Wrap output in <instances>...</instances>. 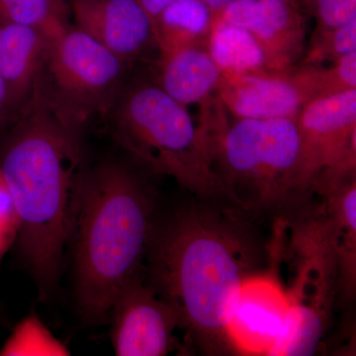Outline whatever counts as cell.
Listing matches in <instances>:
<instances>
[{"label":"cell","instance_id":"cell-5","mask_svg":"<svg viewBox=\"0 0 356 356\" xmlns=\"http://www.w3.org/2000/svg\"><path fill=\"white\" fill-rule=\"evenodd\" d=\"M222 195L245 213L277 207L308 188L295 119H238L215 134Z\"/></svg>","mask_w":356,"mask_h":356},{"label":"cell","instance_id":"cell-11","mask_svg":"<svg viewBox=\"0 0 356 356\" xmlns=\"http://www.w3.org/2000/svg\"><path fill=\"white\" fill-rule=\"evenodd\" d=\"M217 18L254 35L267 69L286 70L301 63L307 27L305 13L297 0H235Z\"/></svg>","mask_w":356,"mask_h":356},{"label":"cell","instance_id":"cell-18","mask_svg":"<svg viewBox=\"0 0 356 356\" xmlns=\"http://www.w3.org/2000/svg\"><path fill=\"white\" fill-rule=\"evenodd\" d=\"M208 51L222 74H245L268 70L261 44L245 28L215 19Z\"/></svg>","mask_w":356,"mask_h":356},{"label":"cell","instance_id":"cell-4","mask_svg":"<svg viewBox=\"0 0 356 356\" xmlns=\"http://www.w3.org/2000/svg\"><path fill=\"white\" fill-rule=\"evenodd\" d=\"M113 133L126 151L158 175L205 198L222 195L215 170V140L196 126L186 106L158 84H135L117 100Z\"/></svg>","mask_w":356,"mask_h":356},{"label":"cell","instance_id":"cell-3","mask_svg":"<svg viewBox=\"0 0 356 356\" xmlns=\"http://www.w3.org/2000/svg\"><path fill=\"white\" fill-rule=\"evenodd\" d=\"M154 212L151 193L127 166L107 161L84 172L70 242L77 306L90 324L109 318L116 295L140 273Z\"/></svg>","mask_w":356,"mask_h":356},{"label":"cell","instance_id":"cell-7","mask_svg":"<svg viewBox=\"0 0 356 356\" xmlns=\"http://www.w3.org/2000/svg\"><path fill=\"white\" fill-rule=\"evenodd\" d=\"M125 65L86 33L67 25L51 36L44 69L51 89L43 83L44 90L60 116L81 129L89 117L118 100Z\"/></svg>","mask_w":356,"mask_h":356},{"label":"cell","instance_id":"cell-14","mask_svg":"<svg viewBox=\"0 0 356 356\" xmlns=\"http://www.w3.org/2000/svg\"><path fill=\"white\" fill-rule=\"evenodd\" d=\"M54 34L33 26L0 24V76L6 83L13 120L42 79Z\"/></svg>","mask_w":356,"mask_h":356},{"label":"cell","instance_id":"cell-19","mask_svg":"<svg viewBox=\"0 0 356 356\" xmlns=\"http://www.w3.org/2000/svg\"><path fill=\"white\" fill-rule=\"evenodd\" d=\"M65 0H0V24H20L41 28L50 33L67 24Z\"/></svg>","mask_w":356,"mask_h":356},{"label":"cell","instance_id":"cell-9","mask_svg":"<svg viewBox=\"0 0 356 356\" xmlns=\"http://www.w3.org/2000/svg\"><path fill=\"white\" fill-rule=\"evenodd\" d=\"M111 318L112 346L118 356H163L177 350L175 332L180 329L177 312L134 276L115 297Z\"/></svg>","mask_w":356,"mask_h":356},{"label":"cell","instance_id":"cell-23","mask_svg":"<svg viewBox=\"0 0 356 356\" xmlns=\"http://www.w3.org/2000/svg\"><path fill=\"white\" fill-rule=\"evenodd\" d=\"M17 234V219L6 180L0 172V261L14 245Z\"/></svg>","mask_w":356,"mask_h":356},{"label":"cell","instance_id":"cell-16","mask_svg":"<svg viewBox=\"0 0 356 356\" xmlns=\"http://www.w3.org/2000/svg\"><path fill=\"white\" fill-rule=\"evenodd\" d=\"M318 192L324 196L323 210L339 266V293L351 299L356 284L355 172Z\"/></svg>","mask_w":356,"mask_h":356},{"label":"cell","instance_id":"cell-15","mask_svg":"<svg viewBox=\"0 0 356 356\" xmlns=\"http://www.w3.org/2000/svg\"><path fill=\"white\" fill-rule=\"evenodd\" d=\"M221 76L205 47H187L159 56L156 84L184 106L208 104L217 95Z\"/></svg>","mask_w":356,"mask_h":356},{"label":"cell","instance_id":"cell-24","mask_svg":"<svg viewBox=\"0 0 356 356\" xmlns=\"http://www.w3.org/2000/svg\"><path fill=\"white\" fill-rule=\"evenodd\" d=\"M13 120V111L9 103L8 92L3 79L0 76V131L8 123Z\"/></svg>","mask_w":356,"mask_h":356},{"label":"cell","instance_id":"cell-6","mask_svg":"<svg viewBox=\"0 0 356 356\" xmlns=\"http://www.w3.org/2000/svg\"><path fill=\"white\" fill-rule=\"evenodd\" d=\"M293 228L297 275L287 293L289 316L273 356H307L317 351L339 293V273L324 210L303 215Z\"/></svg>","mask_w":356,"mask_h":356},{"label":"cell","instance_id":"cell-10","mask_svg":"<svg viewBox=\"0 0 356 356\" xmlns=\"http://www.w3.org/2000/svg\"><path fill=\"white\" fill-rule=\"evenodd\" d=\"M217 96L238 119H296L316 99L313 67L264 70L245 74H222Z\"/></svg>","mask_w":356,"mask_h":356},{"label":"cell","instance_id":"cell-17","mask_svg":"<svg viewBox=\"0 0 356 356\" xmlns=\"http://www.w3.org/2000/svg\"><path fill=\"white\" fill-rule=\"evenodd\" d=\"M215 19L202 0H173L154 20L159 56L187 47L208 48Z\"/></svg>","mask_w":356,"mask_h":356},{"label":"cell","instance_id":"cell-1","mask_svg":"<svg viewBox=\"0 0 356 356\" xmlns=\"http://www.w3.org/2000/svg\"><path fill=\"white\" fill-rule=\"evenodd\" d=\"M245 214L236 206H185L154 226L147 248L149 284L209 355L235 353L229 322L243 283L259 266L261 245Z\"/></svg>","mask_w":356,"mask_h":356},{"label":"cell","instance_id":"cell-21","mask_svg":"<svg viewBox=\"0 0 356 356\" xmlns=\"http://www.w3.org/2000/svg\"><path fill=\"white\" fill-rule=\"evenodd\" d=\"M315 88L317 99L356 89V51L334 60L329 67L315 65Z\"/></svg>","mask_w":356,"mask_h":356},{"label":"cell","instance_id":"cell-12","mask_svg":"<svg viewBox=\"0 0 356 356\" xmlns=\"http://www.w3.org/2000/svg\"><path fill=\"white\" fill-rule=\"evenodd\" d=\"M289 312L287 293L274 276H250L241 287L228 325L235 353L270 355L284 334Z\"/></svg>","mask_w":356,"mask_h":356},{"label":"cell","instance_id":"cell-22","mask_svg":"<svg viewBox=\"0 0 356 356\" xmlns=\"http://www.w3.org/2000/svg\"><path fill=\"white\" fill-rule=\"evenodd\" d=\"M303 13L316 19V29L341 27L356 19V0H297Z\"/></svg>","mask_w":356,"mask_h":356},{"label":"cell","instance_id":"cell-8","mask_svg":"<svg viewBox=\"0 0 356 356\" xmlns=\"http://www.w3.org/2000/svg\"><path fill=\"white\" fill-rule=\"evenodd\" d=\"M295 121L308 191L355 172L356 89L307 103Z\"/></svg>","mask_w":356,"mask_h":356},{"label":"cell","instance_id":"cell-13","mask_svg":"<svg viewBox=\"0 0 356 356\" xmlns=\"http://www.w3.org/2000/svg\"><path fill=\"white\" fill-rule=\"evenodd\" d=\"M76 29L127 63L156 46L154 23L135 0H70Z\"/></svg>","mask_w":356,"mask_h":356},{"label":"cell","instance_id":"cell-27","mask_svg":"<svg viewBox=\"0 0 356 356\" xmlns=\"http://www.w3.org/2000/svg\"><path fill=\"white\" fill-rule=\"evenodd\" d=\"M6 323V312L3 310L1 303H0V325H4Z\"/></svg>","mask_w":356,"mask_h":356},{"label":"cell","instance_id":"cell-25","mask_svg":"<svg viewBox=\"0 0 356 356\" xmlns=\"http://www.w3.org/2000/svg\"><path fill=\"white\" fill-rule=\"evenodd\" d=\"M135 1L139 3L140 6L146 10V13L149 14V17L152 18L153 23H154V20L158 18L161 11H163L168 4L172 3L173 0H135Z\"/></svg>","mask_w":356,"mask_h":356},{"label":"cell","instance_id":"cell-26","mask_svg":"<svg viewBox=\"0 0 356 356\" xmlns=\"http://www.w3.org/2000/svg\"><path fill=\"white\" fill-rule=\"evenodd\" d=\"M202 1L204 3L207 4L208 7L212 10V13H214L215 17L217 18L219 14L221 13L229 4L235 1V0H202Z\"/></svg>","mask_w":356,"mask_h":356},{"label":"cell","instance_id":"cell-2","mask_svg":"<svg viewBox=\"0 0 356 356\" xmlns=\"http://www.w3.org/2000/svg\"><path fill=\"white\" fill-rule=\"evenodd\" d=\"M14 121L0 140V172L17 219L14 245L46 300L57 290L79 211L81 129L60 116L42 81Z\"/></svg>","mask_w":356,"mask_h":356},{"label":"cell","instance_id":"cell-20","mask_svg":"<svg viewBox=\"0 0 356 356\" xmlns=\"http://www.w3.org/2000/svg\"><path fill=\"white\" fill-rule=\"evenodd\" d=\"M353 51H356V19L334 29H315L300 64L334 62Z\"/></svg>","mask_w":356,"mask_h":356}]
</instances>
